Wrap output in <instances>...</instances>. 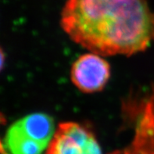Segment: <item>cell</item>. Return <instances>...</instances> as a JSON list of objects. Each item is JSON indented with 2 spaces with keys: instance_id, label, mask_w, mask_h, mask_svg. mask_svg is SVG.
Wrapping results in <instances>:
<instances>
[{
  "instance_id": "obj_1",
  "label": "cell",
  "mask_w": 154,
  "mask_h": 154,
  "mask_svg": "<svg viewBox=\"0 0 154 154\" xmlns=\"http://www.w3.org/2000/svg\"><path fill=\"white\" fill-rule=\"evenodd\" d=\"M61 26L73 41L99 55H132L154 42L147 0H67Z\"/></svg>"
},
{
  "instance_id": "obj_2",
  "label": "cell",
  "mask_w": 154,
  "mask_h": 154,
  "mask_svg": "<svg viewBox=\"0 0 154 154\" xmlns=\"http://www.w3.org/2000/svg\"><path fill=\"white\" fill-rule=\"evenodd\" d=\"M46 154H103L92 131L75 122L58 126L47 148Z\"/></svg>"
},
{
  "instance_id": "obj_3",
  "label": "cell",
  "mask_w": 154,
  "mask_h": 154,
  "mask_svg": "<svg viewBox=\"0 0 154 154\" xmlns=\"http://www.w3.org/2000/svg\"><path fill=\"white\" fill-rule=\"evenodd\" d=\"M110 77V66L100 55L86 53L73 63L70 78L73 84L85 93L103 89Z\"/></svg>"
},
{
  "instance_id": "obj_4",
  "label": "cell",
  "mask_w": 154,
  "mask_h": 154,
  "mask_svg": "<svg viewBox=\"0 0 154 154\" xmlns=\"http://www.w3.org/2000/svg\"><path fill=\"white\" fill-rule=\"evenodd\" d=\"M17 123L26 134L46 146H49L56 132L52 117L43 113L29 114Z\"/></svg>"
},
{
  "instance_id": "obj_5",
  "label": "cell",
  "mask_w": 154,
  "mask_h": 154,
  "mask_svg": "<svg viewBox=\"0 0 154 154\" xmlns=\"http://www.w3.org/2000/svg\"><path fill=\"white\" fill-rule=\"evenodd\" d=\"M4 144L10 154H42L48 148L26 134L17 122L8 129Z\"/></svg>"
},
{
  "instance_id": "obj_6",
  "label": "cell",
  "mask_w": 154,
  "mask_h": 154,
  "mask_svg": "<svg viewBox=\"0 0 154 154\" xmlns=\"http://www.w3.org/2000/svg\"><path fill=\"white\" fill-rule=\"evenodd\" d=\"M4 61H5V57H4V53L2 52V49L0 48V70H2L4 65Z\"/></svg>"
},
{
  "instance_id": "obj_7",
  "label": "cell",
  "mask_w": 154,
  "mask_h": 154,
  "mask_svg": "<svg viewBox=\"0 0 154 154\" xmlns=\"http://www.w3.org/2000/svg\"><path fill=\"white\" fill-rule=\"evenodd\" d=\"M4 121H5V118H4L3 115L0 113V125H2V124H3Z\"/></svg>"
}]
</instances>
